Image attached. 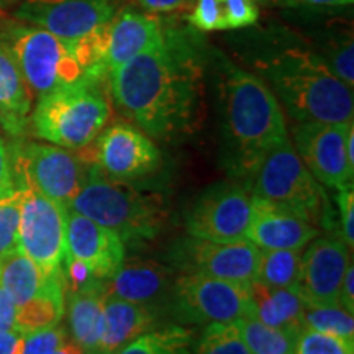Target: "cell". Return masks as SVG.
<instances>
[{
    "mask_svg": "<svg viewBox=\"0 0 354 354\" xmlns=\"http://www.w3.org/2000/svg\"><path fill=\"white\" fill-rule=\"evenodd\" d=\"M104 284L107 295L156 310L158 304L165 302L167 297L171 299L174 279L171 269L156 261L123 259Z\"/></svg>",
    "mask_w": 354,
    "mask_h": 354,
    "instance_id": "obj_20",
    "label": "cell"
},
{
    "mask_svg": "<svg viewBox=\"0 0 354 354\" xmlns=\"http://www.w3.org/2000/svg\"><path fill=\"white\" fill-rule=\"evenodd\" d=\"M33 95L26 86L15 56L0 35V128L12 140L30 130Z\"/></svg>",
    "mask_w": 354,
    "mask_h": 354,
    "instance_id": "obj_21",
    "label": "cell"
},
{
    "mask_svg": "<svg viewBox=\"0 0 354 354\" xmlns=\"http://www.w3.org/2000/svg\"><path fill=\"white\" fill-rule=\"evenodd\" d=\"M338 207L342 214L343 241L353 250L354 245V189L338 190Z\"/></svg>",
    "mask_w": 354,
    "mask_h": 354,
    "instance_id": "obj_39",
    "label": "cell"
},
{
    "mask_svg": "<svg viewBox=\"0 0 354 354\" xmlns=\"http://www.w3.org/2000/svg\"><path fill=\"white\" fill-rule=\"evenodd\" d=\"M236 325L251 354H295L299 335L266 325L254 315L241 318Z\"/></svg>",
    "mask_w": 354,
    "mask_h": 354,
    "instance_id": "obj_27",
    "label": "cell"
},
{
    "mask_svg": "<svg viewBox=\"0 0 354 354\" xmlns=\"http://www.w3.org/2000/svg\"><path fill=\"white\" fill-rule=\"evenodd\" d=\"M8 149L19 190L33 189L68 209L86 183L88 167L79 151L24 138L13 140Z\"/></svg>",
    "mask_w": 354,
    "mask_h": 354,
    "instance_id": "obj_7",
    "label": "cell"
},
{
    "mask_svg": "<svg viewBox=\"0 0 354 354\" xmlns=\"http://www.w3.org/2000/svg\"><path fill=\"white\" fill-rule=\"evenodd\" d=\"M117 10V0H25L15 19L59 38L82 41L102 32Z\"/></svg>",
    "mask_w": 354,
    "mask_h": 354,
    "instance_id": "obj_14",
    "label": "cell"
},
{
    "mask_svg": "<svg viewBox=\"0 0 354 354\" xmlns=\"http://www.w3.org/2000/svg\"><path fill=\"white\" fill-rule=\"evenodd\" d=\"M187 21L198 32H218L223 30L221 0H194Z\"/></svg>",
    "mask_w": 354,
    "mask_h": 354,
    "instance_id": "obj_36",
    "label": "cell"
},
{
    "mask_svg": "<svg viewBox=\"0 0 354 354\" xmlns=\"http://www.w3.org/2000/svg\"><path fill=\"white\" fill-rule=\"evenodd\" d=\"M194 0H138L140 7L151 15L183 12L192 6Z\"/></svg>",
    "mask_w": 354,
    "mask_h": 354,
    "instance_id": "obj_40",
    "label": "cell"
},
{
    "mask_svg": "<svg viewBox=\"0 0 354 354\" xmlns=\"http://www.w3.org/2000/svg\"><path fill=\"white\" fill-rule=\"evenodd\" d=\"M172 256L184 274H203L250 286L258 272L261 250L248 240L215 243L189 236L176 246Z\"/></svg>",
    "mask_w": 354,
    "mask_h": 354,
    "instance_id": "obj_15",
    "label": "cell"
},
{
    "mask_svg": "<svg viewBox=\"0 0 354 354\" xmlns=\"http://www.w3.org/2000/svg\"><path fill=\"white\" fill-rule=\"evenodd\" d=\"M354 125L330 122L295 123V151L318 183L330 189L344 190L353 187L354 169L346 154L348 133Z\"/></svg>",
    "mask_w": 354,
    "mask_h": 354,
    "instance_id": "obj_13",
    "label": "cell"
},
{
    "mask_svg": "<svg viewBox=\"0 0 354 354\" xmlns=\"http://www.w3.org/2000/svg\"><path fill=\"white\" fill-rule=\"evenodd\" d=\"M256 2H263V3H266V2H269V0H256Z\"/></svg>",
    "mask_w": 354,
    "mask_h": 354,
    "instance_id": "obj_46",
    "label": "cell"
},
{
    "mask_svg": "<svg viewBox=\"0 0 354 354\" xmlns=\"http://www.w3.org/2000/svg\"><path fill=\"white\" fill-rule=\"evenodd\" d=\"M105 284L94 281L77 290H68V318L73 342L84 354H99L104 336Z\"/></svg>",
    "mask_w": 354,
    "mask_h": 354,
    "instance_id": "obj_22",
    "label": "cell"
},
{
    "mask_svg": "<svg viewBox=\"0 0 354 354\" xmlns=\"http://www.w3.org/2000/svg\"><path fill=\"white\" fill-rule=\"evenodd\" d=\"M0 135H2V128H0Z\"/></svg>",
    "mask_w": 354,
    "mask_h": 354,
    "instance_id": "obj_47",
    "label": "cell"
},
{
    "mask_svg": "<svg viewBox=\"0 0 354 354\" xmlns=\"http://www.w3.org/2000/svg\"><path fill=\"white\" fill-rule=\"evenodd\" d=\"M64 256L81 261L94 277L105 281L125 259V243L112 230L68 210Z\"/></svg>",
    "mask_w": 354,
    "mask_h": 354,
    "instance_id": "obj_18",
    "label": "cell"
},
{
    "mask_svg": "<svg viewBox=\"0 0 354 354\" xmlns=\"http://www.w3.org/2000/svg\"><path fill=\"white\" fill-rule=\"evenodd\" d=\"M196 354H251L236 322L210 323L197 342Z\"/></svg>",
    "mask_w": 354,
    "mask_h": 354,
    "instance_id": "obj_31",
    "label": "cell"
},
{
    "mask_svg": "<svg viewBox=\"0 0 354 354\" xmlns=\"http://www.w3.org/2000/svg\"><path fill=\"white\" fill-rule=\"evenodd\" d=\"M304 330L320 331L354 343L353 313L342 305H305Z\"/></svg>",
    "mask_w": 354,
    "mask_h": 354,
    "instance_id": "obj_30",
    "label": "cell"
},
{
    "mask_svg": "<svg viewBox=\"0 0 354 354\" xmlns=\"http://www.w3.org/2000/svg\"><path fill=\"white\" fill-rule=\"evenodd\" d=\"M302 253L295 290L305 305H339V289L351 261V248L339 238L317 236Z\"/></svg>",
    "mask_w": 354,
    "mask_h": 354,
    "instance_id": "obj_16",
    "label": "cell"
},
{
    "mask_svg": "<svg viewBox=\"0 0 354 354\" xmlns=\"http://www.w3.org/2000/svg\"><path fill=\"white\" fill-rule=\"evenodd\" d=\"M250 185L254 197L289 207L313 227L325 220V194L295 151L290 136L269 149Z\"/></svg>",
    "mask_w": 354,
    "mask_h": 354,
    "instance_id": "obj_8",
    "label": "cell"
},
{
    "mask_svg": "<svg viewBox=\"0 0 354 354\" xmlns=\"http://www.w3.org/2000/svg\"><path fill=\"white\" fill-rule=\"evenodd\" d=\"M68 210L112 230L123 243L154 240L167 218L161 196L143 194L128 183L110 179L95 165L88 166L86 183Z\"/></svg>",
    "mask_w": 354,
    "mask_h": 354,
    "instance_id": "obj_5",
    "label": "cell"
},
{
    "mask_svg": "<svg viewBox=\"0 0 354 354\" xmlns=\"http://www.w3.org/2000/svg\"><path fill=\"white\" fill-rule=\"evenodd\" d=\"M354 268L353 263L348 266L346 274H344L343 282H342V289H339V305L343 308H346L348 312H354Z\"/></svg>",
    "mask_w": 354,
    "mask_h": 354,
    "instance_id": "obj_43",
    "label": "cell"
},
{
    "mask_svg": "<svg viewBox=\"0 0 354 354\" xmlns=\"http://www.w3.org/2000/svg\"><path fill=\"white\" fill-rule=\"evenodd\" d=\"M104 317L105 326L99 354H118L140 335L154 330L158 323V312L154 308L112 295H105Z\"/></svg>",
    "mask_w": 354,
    "mask_h": 354,
    "instance_id": "obj_23",
    "label": "cell"
},
{
    "mask_svg": "<svg viewBox=\"0 0 354 354\" xmlns=\"http://www.w3.org/2000/svg\"><path fill=\"white\" fill-rule=\"evenodd\" d=\"M223 30H240L253 26L259 20V7L256 0H221Z\"/></svg>",
    "mask_w": 354,
    "mask_h": 354,
    "instance_id": "obj_37",
    "label": "cell"
},
{
    "mask_svg": "<svg viewBox=\"0 0 354 354\" xmlns=\"http://www.w3.org/2000/svg\"><path fill=\"white\" fill-rule=\"evenodd\" d=\"M172 312L184 323H232L254 315L250 286L203 274H183L174 279Z\"/></svg>",
    "mask_w": 354,
    "mask_h": 354,
    "instance_id": "obj_9",
    "label": "cell"
},
{
    "mask_svg": "<svg viewBox=\"0 0 354 354\" xmlns=\"http://www.w3.org/2000/svg\"><path fill=\"white\" fill-rule=\"evenodd\" d=\"M295 354H354V343L320 331L304 330L299 335Z\"/></svg>",
    "mask_w": 354,
    "mask_h": 354,
    "instance_id": "obj_34",
    "label": "cell"
},
{
    "mask_svg": "<svg viewBox=\"0 0 354 354\" xmlns=\"http://www.w3.org/2000/svg\"><path fill=\"white\" fill-rule=\"evenodd\" d=\"M17 305L7 290L0 286V331L15 330Z\"/></svg>",
    "mask_w": 354,
    "mask_h": 354,
    "instance_id": "obj_41",
    "label": "cell"
},
{
    "mask_svg": "<svg viewBox=\"0 0 354 354\" xmlns=\"http://www.w3.org/2000/svg\"><path fill=\"white\" fill-rule=\"evenodd\" d=\"M0 286L7 290L17 307L32 302L46 292L64 287V274L46 277L39 268L20 250L0 261Z\"/></svg>",
    "mask_w": 354,
    "mask_h": 354,
    "instance_id": "obj_24",
    "label": "cell"
},
{
    "mask_svg": "<svg viewBox=\"0 0 354 354\" xmlns=\"http://www.w3.org/2000/svg\"><path fill=\"white\" fill-rule=\"evenodd\" d=\"M21 190L0 202V261L19 250Z\"/></svg>",
    "mask_w": 354,
    "mask_h": 354,
    "instance_id": "obj_33",
    "label": "cell"
},
{
    "mask_svg": "<svg viewBox=\"0 0 354 354\" xmlns=\"http://www.w3.org/2000/svg\"><path fill=\"white\" fill-rule=\"evenodd\" d=\"M17 192L19 189H17L15 177H13L10 149H8L7 141L0 135V202L15 196Z\"/></svg>",
    "mask_w": 354,
    "mask_h": 354,
    "instance_id": "obj_38",
    "label": "cell"
},
{
    "mask_svg": "<svg viewBox=\"0 0 354 354\" xmlns=\"http://www.w3.org/2000/svg\"><path fill=\"white\" fill-rule=\"evenodd\" d=\"M64 287H59L17 307L15 330L26 335L30 331L57 325L64 315Z\"/></svg>",
    "mask_w": 354,
    "mask_h": 354,
    "instance_id": "obj_29",
    "label": "cell"
},
{
    "mask_svg": "<svg viewBox=\"0 0 354 354\" xmlns=\"http://www.w3.org/2000/svg\"><path fill=\"white\" fill-rule=\"evenodd\" d=\"M55 354H84V351L74 342H66Z\"/></svg>",
    "mask_w": 354,
    "mask_h": 354,
    "instance_id": "obj_45",
    "label": "cell"
},
{
    "mask_svg": "<svg viewBox=\"0 0 354 354\" xmlns=\"http://www.w3.org/2000/svg\"><path fill=\"white\" fill-rule=\"evenodd\" d=\"M302 266V250H261L254 281L268 287L295 289Z\"/></svg>",
    "mask_w": 354,
    "mask_h": 354,
    "instance_id": "obj_26",
    "label": "cell"
},
{
    "mask_svg": "<svg viewBox=\"0 0 354 354\" xmlns=\"http://www.w3.org/2000/svg\"><path fill=\"white\" fill-rule=\"evenodd\" d=\"M105 82L91 77L41 95L32 110L30 128L37 138L61 148H86L110 120Z\"/></svg>",
    "mask_w": 354,
    "mask_h": 354,
    "instance_id": "obj_6",
    "label": "cell"
},
{
    "mask_svg": "<svg viewBox=\"0 0 354 354\" xmlns=\"http://www.w3.org/2000/svg\"><path fill=\"white\" fill-rule=\"evenodd\" d=\"M87 165L120 183H135L159 169L162 156L151 136L130 122H118L99 133L86 148L77 149Z\"/></svg>",
    "mask_w": 354,
    "mask_h": 354,
    "instance_id": "obj_10",
    "label": "cell"
},
{
    "mask_svg": "<svg viewBox=\"0 0 354 354\" xmlns=\"http://www.w3.org/2000/svg\"><path fill=\"white\" fill-rule=\"evenodd\" d=\"M192 343V331L179 325H169L140 335L118 354H194Z\"/></svg>",
    "mask_w": 354,
    "mask_h": 354,
    "instance_id": "obj_28",
    "label": "cell"
},
{
    "mask_svg": "<svg viewBox=\"0 0 354 354\" xmlns=\"http://www.w3.org/2000/svg\"><path fill=\"white\" fill-rule=\"evenodd\" d=\"M25 335L17 330L0 331V354H21Z\"/></svg>",
    "mask_w": 354,
    "mask_h": 354,
    "instance_id": "obj_42",
    "label": "cell"
},
{
    "mask_svg": "<svg viewBox=\"0 0 354 354\" xmlns=\"http://www.w3.org/2000/svg\"><path fill=\"white\" fill-rule=\"evenodd\" d=\"M115 107L154 140L192 133L203 109V64L190 35L165 26L146 48L107 79Z\"/></svg>",
    "mask_w": 354,
    "mask_h": 354,
    "instance_id": "obj_1",
    "label": "cell"
},
{
    "mask_svg": "<svg viewBox=\"0 0 354 354\" xmlns=\"http://www.w3.org/2000/svg\"><path fill=\"white\" fill-rule=\"evenodd\" d=\"M318 233L317 227L289 207L253 196L246 240L259 250H304Z\"/></svg>",
    "mask_w": 354,
    "mask_h": 354,
    "instance_id": "obj_19",
    "label": "cell"
},
{
    "mask_svg": "<svg viewBox=\"0 0 354 354\" xmlns=\"http://www.w3.org/2000/svg\"><path fill=\"white\" fill-rule=\"evenodd\" d=\"M251 190L220 183L201 194L185 216L187 234L197 240L233 243L246 240L251 216Z\"/></svg>",
    "mask_w": 354,
    "mask_h": 354,
    "instance_id": "obj_12",
    "label": "cell"
},
{
    "mask_svg": "<svg viewBox=\"0 0 354 354\" xmlns=\"http://www.w3.org/2000/svg\"><path fill=\"white\" fill-rule=\"evenodd\" d=\"M68 209L33 189L21 190L19 250L38 266L46 277L63 272Z\"/></svg>",
    "mask_w": 354,
    "mask_h": 354,
    "instance_id": "obj_11",
    "label": "cell"
},
{
    "mask_svg": "<svg viewBox=\"0 0 354 354\" xmlns=\"http://www.w3.org/2000/svg\"><path fill=\"white\" fill-rule=\"evenodd\" d=\"M318 56L325 61L328 69L336 77L342 79L346 86L353 87L354 84V44L353 37L348 33L335 35L322 48Z\"/></svg>",
    "mask_w": 354,
    "mask_h": 354,
    "instance_id": "obj_32",
    "label": "cell"
},
{
    "mask_svg": "<svg viewBox=\"0 0 354 354\" xmlns=\"http://www.w3.org/2000/svg\"><path fill=\"white\" fill-rule=\"evenodd\" d=\"M66 342H68V331L57 323L50 328L26 333L21 354H55Z\"/></svg>",
    "mask_w": 354,
    "mask_h": 354,
    "instance_id": "obj_35",
    "label": "cell"
},
{
    "mask_svg": "<svg viewBox=\"0 0 354 354\" xmlns=\"http://www.w3.org/2000/svg\"><path fill=\"white\" fill-rule=\"evenodd\" d=\"M295 123L353 122V87L338 79L315 51L284 48L254 63Z\"/></svg>",
    "mask_w": 354,
    "mask_h": 354,
    "instance_id": "obj_3",
    "label": "cell"
},
{
    "mask_svg": "<svg viewBox=\"0 0 354 354\" xmlns=\"http://www.w3.org/2000/svg\"><path fill=\"white\" fill-rule=\"evenodd\" d=\"M220 105L223 162L251 184L269 149L289 136L284 112L263 79L230 61L220 64Z\"/></svg>",
    "mask_w": 354,
    "mask_h": 354,
    "instance_id": "obj_2",
    "label": "cell"
},
{
    "mask_svg": "<svg viewBox=\"0 0 354 354\" xmlns=\"http://www.w3.org/2000/svg\"><path fill=\"white\" fill-rule=\"evenodd\" d=\"M104 30L82 41H71L35 25L12 21L0 28V35L10 46L32 95L39 99L86 76L105 81L97 74Z\"/></svg>",
    "mask_w": 354,
    "mask_h": 354,
    "instance_id": "obj_4",
    "label": "cell"
},
{
    "mask_svg": "<svg viewBox=\"0 0 354 354\" xmlns=\"http://www.w3.org/2000/svg\"><path fill=\"white\" fill-rule=\"evenodd\" d=\"M162 28V21L148 12H138L133 7L117 10L104 30L97 74L107 81L115 69L156 43Z\"/></svg>",
    "mask_w": 354,
    "mask_h": 354,
    "instance_id": "obj_17",
    "label": "cell"
},
{
    "mask_svg": "<svg viewBox=\"0 0 354 354\" xmlns=\"http://www.w3.org/2000/svg\"><path fill=\"white\" fill-rule=\"evenodd\" d=\"M281 7H343L351 6L353 0H276Z\"/></svg>",
    "mask_w": 354,
    "mask_h": 354,
    "instance_id": "obj_44",
    "label": "cell"
},
{
    "mask_svg": "<svg viewBox=\"0 0 354 354\" xmlns=\"http://www.w3.org/2000/svg\"><path fill=\"white\" fill-rule=\"evenodd\" d=\"M254 317L274 328L300 335L304 331V300L295 289L268 287L253 281L250 284Z\"/></svg>",
    "mask_w": 354,
    "mask_h": 354,
    "instance_id": "obj_25",
    "label": "cell"
}]
</instances>
